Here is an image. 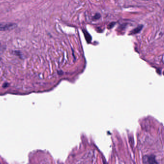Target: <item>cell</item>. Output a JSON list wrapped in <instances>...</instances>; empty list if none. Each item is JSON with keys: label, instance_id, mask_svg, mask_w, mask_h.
I'll list each match as a JSON object with an SVG mask.
<instances>
[{"label": "cell", "instance_id": "8992f818", "mask_svg": "<svg viewBox=\"0 0 164 164\" xmlns=\"http://www.w3.org/2000/svg\"><path fill=\"white\" fill-rule=\"evenodd\" d=\"M114 24H115V23H111V24L108 25V28H112L113 26L114 25Z\"/></svg>", "mask_w": 164, "mask_h": 164}, {"label": "cell", "instance_id": "7a4b0ae2", "mask_svg": "<svg viewBox=\"0 0 164 164\" xmlns=\"http://www.w3.org/2000/svg\"><path fill=\"white\" fill-rule=\"evenodd\" d=\"M16 26V24L13 23H0V31L10 30L15 28Z\"/></svg>", "mask_w": 164, "mask_h": 164}, {"label": "cell", "instance_id": "277c9868", "mask_svg": "<svg viewBox=\"0 0 164 164\" xmlns=\"http://www.w3.org/2000/svg\"><path fill=\"white\" fill-rule=\"evenodd\" d=\"M143 25H140L139 26H138L137 27H136V28H135L134 29H133L132 30V33L135 34H137L139 32H140V31L141 30V29L142 28Z\"/></svg>", "mask_w": 164, "mask_h": 164}, {"label": "cell", "instance_id": "6da1fadb", "mask_svg": "<svg viewBox=\"0 0 164 164\" xmlns=\"http://www.w3.org/2000/svg\"><path fill=\"white\" fill-rule=\"evenodd\" d=\"M143 164H159L156 160V156L154 154L145 155L142 158Z\"/></svg>", "mask_w": 164, "mask_h": 164}, {"label": "cell", "instance_id": "3957f363", "mask_svg": "<svg viewBox=\"0 0 164 164\" xmlns=\"http://www.w3.org/2000/svg\"><path fill=\"white\" fill-rule=\"evenodd\" d=\"M83 32L84 34V35H85V37L87 41L88 42V43H89L90 41L91 40V37L89 35V34L87 31H86V30H83Z\"/></svg>", "mask_w": 164, "mask_h": 164}, {"label": "cell", "instance_id": "5b68a950", "mask_svg": "<svg viewBox=\"0 0 164 164\" xmlns=\"http://www.w3.org/2000/svg\"><path fill=\"white\" fill-rule=\"evenodd\" d=\"M101 17V14L100 13H96V14L94 16V17H93V19H95V20H97L99 19Z\"/></svg>", "mask_w": 164, "mask_h": 164}]
</instances>
